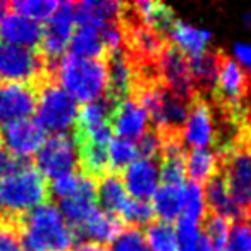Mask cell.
<instances>
[{
	"label": "cell",
	"mask_w": 251,
	"mask_h": 251,
	"mask_svg": "<svg viewBox=\"0 0 251 251\" xmlns=\"http://www.w3.org/2000/svg\"><path fill=\"white\" fill-rule=\"evenodd\" d=\"M232 57L246 73H251V45L244 42H237L232 47Z\"/></svg>",
	"instance_id": "obj_42"
},
{
	"label": "cell",
	"mask_w": 251,
	"mask_h": 251,
	"mask_svg": "<svg viewBox=\"0 0 251 251\" xmlns=\"http://www.w3.org/2000/svg\"><path fill=\"white\" fill-rule=\"evenodd\" d=\"M73 251H110V248L103 246V244H97V243H88V241H83V243H76V244H74Z\"/></svg>",
	"instance_id": "obj_44"
},
{
	"label": "cell",
	"mask_w": 251,
	"mask_h": 251,
	"mask_svg": "<svg viewBox=\"0 0 251 251\" xmlns=\"http://www.w3.org/2000/svg\"><path fill=\"white\" fill-rule=\"evenodd\" d=\"M155 217L160 222L174 224L182 215L184 206V184H164L160 182L157 193L151 198Z\"/></svg>",
	"instance_id": "obj_23"
},
{
	"label": "cell",
	"mask_w": 251,
	"mask_h": 251,
	"mask_svg": "<svg viewBox=\"0 0 251 251\" xmlns=\"http://www.w3.org/2000/svg\"><path fill=\"white\" fill-rule=\"evenodd\" d=\"M77 164L79 160L74 138L71 134H53L47 138L36 153L35 167L43 177L52 181L59 176L76 172Z\"/></svg>",
	"instance_id": "obj_6"
},
{
	"label": "cell",
	"mask_w": 251,
	"mask_h": 251,
	"mask_svg": "<svg viewBox=\"0 0 251 251\" xmlns=\"http://www.w3.org/2000/svg\"><path fill=\"white\" fill-rule=\"evenodd\" d=\"M16 164H18L16 158L12 157L7 150H5V147L2 145V141H0V177L7 174V172L11 171Z\"/></svg>",
	"instance_id": "obj_43"
},
{
	"label": "cell",
	"mask_w": 251,
	"mask_h": 251,
	"mask_svg": "<svg viewBox=\"0 0 251 251\" xmlns=\"http://www.w3.org/2000/svg\"><path fill=\"white\" fill-rule=\"evenodd\" d=\"M213 251H226V248H213Z\"/></svg>",
	"instance_id": "obj_48"
},
{
	"label": "cell",
	"mask_w": 251,
	"mask_h": 251,
	"mask_svg": "<svg viewBox=\"0 0 251 251\" xmlns=\"http://www.w3.org/2000/svg\"><path fill=\"white\" fill-rule=\"evenodd\" d=\"M226 251H251V222L239 220L232 222L226 243Z\"/></svg>",
	"instance_id": "obj_37"
},
{
	"label": "cell",
	"mask_w": 251,
	"mask_h": 251,
	"mask_svg": "<svg viewBox=\"0 0 251 251\" xmlns=\"http://www.w3.org/2000/svg\"><path fill=\"white\" fill-rule=\"evenodd\" d=\"M250 222H251V220H250Z\"/></svg>",
	"instance_id": "obj_49"
},
{
	"label": "cell",
	"mask_w": 251,
	"mask_h": 251,
	"mask_svg": "<svg viewBox=\"0 0 251 251\" xmlns=\"http://www.w3.org/2000/svg\"><path fill=\"white\" fill-rule=\"evenodd\" d=\"M19 236L25 251H69L74 232L53 203H43L21 217Z\"/></svg>",
	"instance_id": "obj_1"
},
{
	"label": "cell",
	"mask_w": 251,
	"mask_h": 251,
	"mask_svg": "<svg viewBox=\"0 0 251 251\" xmlns=\"http://www.w3.org/2000/svg\"><path fill=\"white\" fill-rule=\"evenodd\" d=\"M148 250L150 251H179V239L174 224L153 220L145 230Z\"/></svg>",
	"instance_id": "obj_29"
},
{
	"label": "cell",
	"mask_w": 251,
	"mask_h": 251,
	"mask_svg": "<svg viewBox=\"0 0 251 251\" xmlns=\"http://www.w3.org/2000/svg\"><path fill=\"white\" fill-rule=\"evenodd\" d=\"M129 198L131 196L126 191L124 182L117 174H107L100 177V182L97 184V203H100L103 212L119 217Z\"/></svg>",
	"instance_id": "obj_24"
},
{
	"label": "cell",
	"mask_w": 251,
	"mask_h": 251,
	"mask_svg": "<svg viewBox=\"0 0 251 251\" xmlns=\"http://www.w3.org/2000/svg\"><path fill=\"white\" fill-rule=\"evenodd\" d=\"M77 101L53 81H47L38 91L35 108V122L43 131L53 134H67L76 124Z\"/></svg>",
	"instance_id": "obj_4"
},
{
	"label": "cell",
	"mask_w": 251,
	"mask_h": 251,
	"mask_svg": "<svg viewBox=\"0 0 251 251\" xmlns=\"http://www.w3.org/2000/svg\"><path fill=\"white\" fill-rule=\"evenodd\" d=\"M59 212L69 224L71 229H77L83 226L91 213L98 208L97 206V179L81 172L79 188L71 198L60 200L57 205Z\"/></svg>",
	"instance_id": "obj_13"
},
{
	"label": "cell",
	"mask_w": 251,
	"mask_h": 251,
	"mask_svg": "<svg viewBox=\"0 0 251 251\" xmlns=\"http://www.w3.org/2000/svg\"><path fill=\"white\" fill-rule=\"evenodd\" d=\"M203 222H205V230H203V234L208 237L210 243L213 244V248H226L232 222L227 220L226 217L215 215V213L206 215V219L203 220Z\"/></svg>",
	"instance_id": "obj_36"
},
{
	"label": "cell",
	"mask_w": 251,
	"mask_h": 251,
	"mask_svg": "<svg viewBox=\"0 0 251 251\" xmlns=\"http://www.w3.org/2000/svg\"><path fill=\"white\" fill-rule=\"evenodd\" d=\"M59 7V2L55 0H16L12 2V9L18 14L33 19L36 23H45Z\"/></svg>",
	"instance_id": "obj_33"
},
{
	"label": "cell",
	"mask_w": 251,
	"mask_h": 251,
	"mask_svg": "<svg viewBox=\"0 0 251 251\" xmlns=\"http://www.w3.org/2000/svg\"><path fill=\"white\" fill-rule=\"evenodd\" d=\"M59 86L77 103L101 100L108 93V69L105 59H84L67 52L55 62Z\"/></svg>",
	"instance_id": "obj_2"
},
{
	"label": "cell",
	"mask_w": 251,
	"mask_h": 251,
	"mask_svg": "<svg viewBox=\"0 0 251 251\" xmlns=\"http://www.w3.org/2000/svg\"><path fill=\"white\" fill-rule=\"evenodd\" d=\"M76 29L74 2H59L57 11L45 21L42 33V55L47 60H59L67 53Z\"/></svg>",
	"instance_id": "obj_7"
},
{
	"label": "cell",
	"mask_w": 251,
	"mask_h": 251,
	"mask_svg": "<svg viewBox=\"0 0 251 251\" xmlns=\"http://www.w3.org/2000/svg\"><path fill=\"white\" fill-rule=\"evenodd\" d=\"M69 53L84 59H103V43L100 38V29L76 26L69 43Z\"/></svg>",
	"instance_id": "obj_27"
},
{
	"label": "cell",
	"mask_w": 251,
	"mask_h": 251,
	"mask_svg": "<svg viewBox=\"0 0 251 251\" xmlns=\"http://www.w3.org/2000/svg\"><path fill=\"white\" fill-rule=\"evenodd\" d=\"M243 23L248 26V28L251 29V14H244V16H243Z\"/></svg>",
	"instance_id": "obj_46"
},
{
	"label": "cell",
	"mask_w": 251,
	"mask_h": 251,
	"mask_svg": "<svg viewBox=\"0 0 251 251\" xmlns=\"http://www.w3.org/2000/svg\"><path fill=\"white\" fill-rule=\"evenodd\" d=\"M107 157H108V169L110 174L124 171L127 165H131L134 160L140 158L136 143L124 138H112L107 147Z\"/></svg>",
	"instance_id": "obj_31"
},
{
	"label": "cell",
	"mask_w": 251,
	"mask_h": 251,
	"mask_svg": "<svg viewBox=\"0 0 251 251\" xmlns=\"http://www.w3.org/2000/svg\"><path fill=\"white\" fill-rule=\"evenodd\" d=\"M205 200H206V206L212 210V213L220 217H226L230 222H239V220H248L246 215L241 212L236 206V203L232 201L229 195V189L226 186L222 174H217L206 182L205 186Z\"/></svg>",
	"instance_id": "obj_22"
},
{
	"label": "cell",
	"mask_w": 251,
	"mask_h": 251,
	"mask_svg": "<svg viewBox=\"0 0 251 251\" xmlns=\"http://www.w3.org/2000/svg\"><path fill=\"white\" fill-rule=\"evenodd\" d=\"M219 155L210 148H191L186 153V177L201 186L219 174Z\"/></svg>",
	"instance_id": "obj_25"
},
{
	"label": "cell",
	"mask_w": 251,
	"mask_h": 251,
	"mask_svg": "<svg viewBox=\"0 0 251 251\" xmlns=\"http://www.w3.org/2000/svg\"><path fill=\"white\" fill-rule=\"evenodd\" d=\"M167 33L171 36L172 47L177 49L186 59L206 52L210 42H212V33L208 29L198 28V26L189 25L181 19H176Z\"/></svg>",
	"instance_id": "obj_20"
},
{
	"label": "cell",
	"mask_w": 251,
	"mask_h": 251,
	"mask_svg": "<svg viewBox=\"0 0 251 251\" xmlns=\"http://www.w3.org/2000/svg\"><path fill=\"white\" fill-rule=\"evenodd\" d=\"M122 229H124V224L117 215H112V213L97 208L91 213L90 219L77 229H73V232L74 239L79 241V243L88 241V243H97L107 246L108 243L112 244V241L121 234Z\"/></svg>",
	"instance_id": "obj_16"
},
{
	"label": "cell",
	"mask_w": 251,
	"mask_h": 251,
	"mask_svg": "<svg viewBox=\"0 0 251 251\" xmlns=\"http://www.w3.org/2000/svg\"><path fill=\"white\" fill-rule=\"evenodd\" d=\"M47 73V60L35 49L11 45L0 40V83L33 84Z\"/></svg>",
	"instance_id": "obj_5"
},
{
	"label": "cell",
	"mask_w": 251,
	"mask_h": 251,
	"mask_svg": "<svg viewBox=\"0 0 251 251\" xmlns=\"http://www.w3.org/2000/svg\"><path fill=\"white\" fill-rule=\"evenodd\" d=\"M148 124H150V117L136 98H124L114 105L110 126L112 133L117 134V138L136 141L145 131L150 129Z\"/></svg>",
	"instance_id": "obj_15"
},
{
	"label": "cell",
	"mask_w": 251,
	"mask_h": 251,
	"mask_svg": "<svg viewBox=\"0 0 251 251\" xmlns=\"http://www.w3.org/2000/svg\"><path fill=\"white\" fill-rule=\"evenodd\" d=\"M47 179L28 162L16 164L7 174L0 177V210L5 215L23 217L47 203Z\"/></svg>",
	"instance_id": "obj_3"
},
{
	"label": "cell",
	"mask_w": 251,
	"mask_h": 251,
	"mask_svg": "<svg viewBox=\"0 0 251 251\" xmlns=\"http://www.w3.org/2000/svg\"><path fill=\"white\" fill-rule=\"evenodd\" d=\"M79 179H81V172H77V171L52 179V181H50V195H52L57 201L71 198V196L77 191V188H79Z\"/></svg>",
	"instance_id": "obj_39"
},
{
	"label": "cell",
	"mask_w": 251,
	"mask_h": 251,
	"mask_svg": "<svg viewBox=\"0 0 251 251\" xmlns=\"http://www.w3.org/2000/svg\"><path fill=\"white\" fill-rule=\"evenodd\" d=\"M134 143H136L140 158L157 160V158L160 157L162 145H164V136H162L157 129H147Z\"/></svg>",
	"instance_id": "obj_38"
},
{
	"label": "cell",
	"mask_w": 251,
	"mask_h": 251,
	"mask_svg": "<svg viewBox=\"0 0 251 251\" xmlns=\"http://www.w3.org/2000/svg\"><path fill=\"white\" fill-rule=\"evenodd\" d=\"M134 16L141 21V25L153 31L160 33L169 31L172 23L176 21L174 11L160 2H151V0H141L133 5Z\"/></svg>",
	"instance_id": "obj_26"
},
{
	"label": "cell",
	"mask_w": 251,
	"mask_h": 251,
	"mask_svg": "<svg viewBox=\"0 0 251 251\" xmlns=\"http://www.w3.org/2000/svg\"><path fill=\"white\" fill-rule=\"evenodd\" d=\"M110 251H150L145 234L138 227H126L112 241Z\"/></svg>",
	"instance_id": "obj_35"
},
{
	"label": "cell",
	"mask_w": 251,
	"mask_h": 251,
	"mask_svg": "<svg viewBox=\"0 0 251 251\" xmlns=\"http://www.w3.org/2000/svg\"><path fill=\"white\" fill-rule=\"evenodd\" d=\"M215 86L220 97L226 98L230 105H237L243 97H246L250 88L248 73L230 55H220Z\"/></svg>",
	"instance_id": "obj_18"
},
{
	"label": "cell",
	"mask_w": 251,
	"mask_h": 251,
	"mask_svg": "<svg viewBox=\"0 0 251 251\" xmlns=\"http://www.w3.org/2000/svg\"><path fill=\"white\" fill-rule=\"evenodd\" d=\"M100 38L103 43V49L108 55H114V53L122 52V47L126 43L124 31H122L121 21H112L107 23L103 28L100 29Z\"/></svg>",
	"instance_id": "obj_40"
},
{
	"label": "cell",
	"mask_w": 251,
	"mask_h": 251,
	"mask_svg": "<svg viewBox=\"0 0 251 251\" xmlns=\"http://www.w3.org/2000/svg\"><path fill=\"white\" fill-rule=\"evenodd\" d=\"M206 212H208V206H206L203 186L196 184V182H191V181H186L184 206H182L181 217H184V219H188V220H193V222L201 226V222L206 219Z\"/></svg>",
	"instance_id": "obj_32"
},
{
	"label": "cell",
	"mask_w": 251,
	"mask_h": 251,
	"mask_svg": "<svg viewBox=\"0 0 251 251\" xmlns=\"http://www.w3.org/2000/svg\"><path fill=\"white\" fill-rule=\"evenodd\" d=\"M179 251H196V244H195V246H191V248H181Z\"/></svg>",
	"instance_id": "obj_47"
},
{
	"label": "cell",
	"mask_w": 251,
	"mask_h": 251,
	"mask_svg": "<svg viewBox=\"0 0 251 251\" xmlns=\"http://www.w3.org/2000/svg\"><path fill=\"white\" fill-rule=\"evenodd\" d=\"M157 59L162 84L171 93L189 101L195 91V79H193L188 59L172 45H165Z\"/></svg>",
	"instance_id": "obj_9"
},
{
	"label": "cell",
	"mask_w": 251,
	"mask_h": 251,
	"mask_svg": "<svg viewBox=\"0 0 251 251\" xmlns=\"http://www.w3.org/2000/svg\"><path fill=\"white\" fill-rule=\"evenodd\" d=\"M108 69V93L107 97L114 103L129 98L134 90V67L129 57L124 52L108 55L107 60Z\"/></svg>",
	"instance_id": "obj_21"
},
{
	"label": "cell",
	"mask_w": 251,
	"mask_h": 251,
	"mask_svg": "<svg viewBox=\"0 0 251 251\" xmlns=\"http://www.w3.org/2000/svg\"><path fill=\"white\" fill-rule=\"evenodd\" d=\"M222 177L232 201L241 212L251 219V150L239 148L230 151L224 162Z\"/></svg>",
	"instance_id": "obj_8"
},
{
	"label": "cell",
	"mask_w": 251,
	"mask_h": 251,
	"mask_svg": "<svg viewBox=\"0 0 251 251\" xmlns=\"http://www.w3.org/2000/svg\"><path fill=\"white\" fill-rule=\"evenodd\" d=\"M126 5L115 0H84L74 4L76 26L101 29L107 23L121 21Z\"/></svg>",
	"instance_id": "obj_19"
},
{
	"label": "cell",
	"mask_w": 251,
	"mask_h": 251,
	"mask_svg": "<svg viewBox=\"0 0 251 251\" xmlns=\"http://www.w3.org/2000/svg\"><path fill=\"white\" fill-rule=\"evenodd\" d=\"M119 219L122 220V224H129L131 227H138V229L141 226H150L155 219L151 201L129 198V201H127V205L121 212Z\"/></svg>",
	"instance_id": "obj_34"
},
{
	"label": "cell",
	"mask_w": 251,
	"mask_h": 251,
	"mask_svg": "<svg viewBox=\"0 0 251 251\" xmlns=\"http://www.w3.org/2000/svg\"><path fill=\"white\" fill-rule=\"evenodd\" d=\"M0 251H25L19 229L9 220L0 222Z\"/></svg>",
	"instance_id": "obj_41"
},
{
	"label": "cell",
	"mask_w": 251,
	"mask_h": 251,
	"mask_svg": "<svg viewBox=\"0 0 251 251\" xmlns=\"http://www.w3.org/2000/svg\"><path fill=\"white\" fill-rule=\"evenodd\" d=\"M220 55H222V53L206 50V52L200 53V55L188 59L189 69H191L193 79H195V86L200 84V86L208 88L215 84L217 73H219Z\"/></svg>",
	"instance_id": "obj_28"
},
{
	"label": "cell",
	"mask_w": 251,
	"mask_h": 251,
	"mask_svg": "<svg viewBox=\"0 0 251 251\" xmlns=\"http://www.w3.org/2000/svg\"><path fill=\"white\" fill-rule=\"evenodd\" d=\"M215 138V126L210 105L203 98H193L182 124V145L191 148H208Z\"/></svg>",
	"instance_id": "obj_12"
},
{
	"label": "cell",
	"mask_w": 251,
	"mask_h": 251,
	"mask_svg": "<svg viewBox=\"0 0 251 251\" xmlns=\"http://www.w3.org/2000/svg\"><path fill=\"white\" fill-rule=\"evenodd\" d=\"M122 182L131 198L150 201L160 186V172L157 160L138 158L122 171Z\"/></svg>",
	"instance_id": "obj_14"
},
{
	"label": "cell",
	"mask_w": 251,
	"mask_h": 251,
	"mask_svg": "<svg viewBox=\"0 0 251 251\" xmlns=\"http://www.w3.org/2000/svg\"><path fill=\"white\" fill-rule=\"evenodd\" d=\"M38 90L28 83H0V127L31 119Z\"/></svg>",
	"instance_id": "obj_10"
},
{
	"label": "cell",
	"mask_w": 251,
	"mask_h": 251,
	"mask_svg": "<svg viewBox=\"0 0 251 251\" xmlns=\"http://www.w3.org/2000/svg\"><path fill=\"white\" fill-rule=\"evenodd\" d=\"M45 140V131L36 124L35 119H25L0 127V141L5 150L21 160L38 153Z\"/></svg>",
	"instance_id": "obj_11"
},
{
	"label": "cell",
	"mask_w": 251,
	"mask_h": 251,
	"mask_svg": "<svg viewBox=\"0 0 251 251\" xmlns=\"http://www.w3.org/2000/svg\"><path fill=\"white\" fill-rule=\"evenodd\" d=\"M127 38L134 45V49L145 57V59H155L160 55V52L164 50L165 43L162 40V35L153 29L147 28V26H131Z\"/></svg>",
	"instance_id": "obj_30"
},
{
	"label": "cell",
	"mask_w": 251,
	"mask_h": 251,
	"mask_svg": "<svg viewBox=\"0 0 251 251\" xmlns=\"http://www.w3.org/2000/svg\"><path fill=\"white\" fill-rule=\"evenodd\" d=\"M43 26L18 12H7L0 23V40L11 45L36 49L42 42Z\"/></svg>",
	"instance_id": "obj_17"
},
{
	"label": "cell",
	"mask_w": 251,
	"mask_h": 251,
	"mask_svg": "<svg viewBox=\"0 0 251 251\" xmlns=\"http://www.w3.org/2000/svg\"><path fill=\"white\" fill-rule=\"evenodd\" d=\"M7 12H9V5L5 4V2H0V23L7 16Z\"/></svg>",
	"instance_id": "obj_45"
}]
</instances>
